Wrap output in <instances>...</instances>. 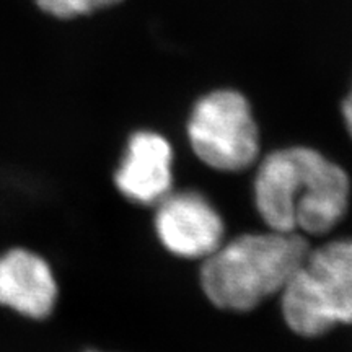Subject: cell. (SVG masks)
Wrapping results in <instances>:
<instances>
[{"mask_svg": "<svg viewBox=\"0 0 352 352\" xmlns=\"http://www.w3.org/2000/svg\"><path fill=\"white\" fill-rule=\"evenodd\" d=\"M57 283L44 258L23 248L0 256V305L33 320H43L54 310Z\"/></svg>", "mask_w": 352, "mask_h": 352, "instance_id": "7", "label": "cell"}, {"mask_svg": "<svg viewBox=\"0 0 352 352\" xmlns=\"http://www.w3.org/2000/svg\"><path fill=\"white\" fill-rule=\"evenodd\" d=\"M186 132L196 157L217 171H245L259 157V131L252 104L236 90H215L197 100Z\"/></svg>", "mask_w": 352, "mask_h": 352, "instance_id": "4", "label": "cell"}, {"mask_svg": "<svg viewBox=\"0 0 352 352\" xmlns=\"http://www.w3.org/2000/svg\"><path fill=\"white\" fill-rule=\"evenodd\" d=\"M120 2L121 0H36L38 7L43 12L63 20L88 15V13L113 7Z\"/></svg>", "mask_w": 352, "mask_h": 352, "instance_id": "8", "label": "cell"}, {"mask_svg": "<svg viewBox=\"0 0 352 352\" xmlns=\"http://www.w3.org/2000/svg\"><path fill=\"white\" fill-rule=\"evenodd\" d=\"M308 250L298 232L243 233L202 259L201 289L220 310L252 311L283 292Z\"/></svg>", "mask_w": 352, "mask_h": 352, "instance_id": "2", "label": "cell"}, {"mask_svg": "<svg viewBox=\"0 0 352 352\" xmlns=\"http://www.w3.org/2000/svg\"><path fill=\"white\" fill-rule=\"evenodd\" d=\"M114 184L122 196L135 204H158L173 186L171 144L158 132H134L114 173Z\"/></svg>", "mask_w": 352, "mask_h": 352, "instance_id": "6", "label": "cell"}, {"mask_svg": "<svg viewBox=\"0 0 352 352\" xmlns=\"http://www.w3.org/2000/svg\"><path fill=\"white\" fill-rule=\"evenodd\" d=\"M85 352H103V351H96V349H90V351H85Z\"/></svg>", "mask_w": 352, "mask_h": 352, "instance_id": "10", "label": "cell"}, {"mask_svg": "<svg viewBox=\"0 0 352 352\" xmlns=\"http://www.w3.org/2000/svg\"><path fill=\"white\" fill-rule=\"evenodd\" d=\"M279 296L285 324L302 338L352 324V239L308 250Z\"/></svg>", "mask_w": 352, "mask_h": 352, "instance_id": "3", "label": "cell"}, {"mask_svg": "<svg viewBox=\"0 0 352 352\" xmlns=\"http://www.w3.org/2000/svg\"><path fill=\"white\" fill-rule=\"evenodd\" d=\"M341 114H342V121H344L347 134H349V138L352 139V87L349 94L346 95V98L342 100Z\"/></svg>", "mask_w": 352, "mask_h": 352, "instance_id": "9", "label": "cell"}, {"mask_svg": "<svg viewBox=\"0 0 352 352\" xmlns=\"http://www.w3.org/2000/svg\"><path fill=\"white\" fill-rule=\"evenodd\" d=\"M153 222L166 252L184 259L208 258L226 233L222 215L197 191L168 192L157 204Z\"/></svg>", "mask_w": 352, "mask_h": 352, "instance_id": "5", "label": "cell"}, {"mask_svg": "<svg viewBox=\"0 0 352 352\" xmlns=\"http://www.w3.org/2000/svg\"><path fill=\"white\" fill-rule=\"evenodd\" d=\"M253 195L270 230L327 235L349 210L352 183L340 164L316 148L297 145L263 158Z\"/></svg>", "mask_w": 352, "mask_h": 352, "instance_id": "1", "label": "cell"}]
</instances>
